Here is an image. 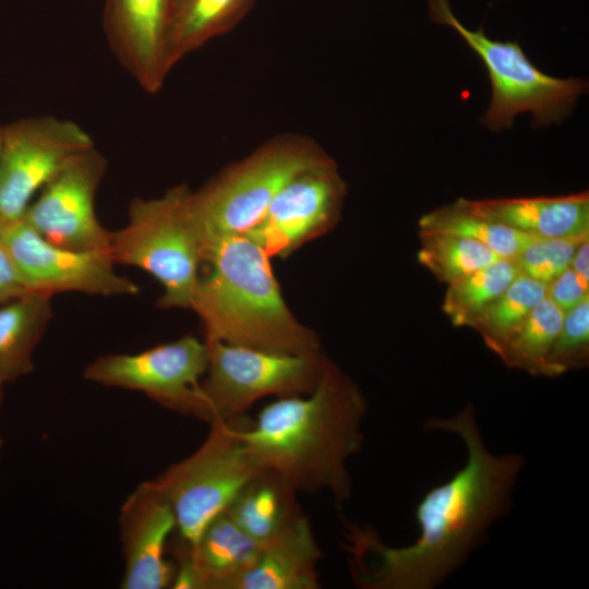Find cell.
Segmentation results:
<instances>
[{
    "instance_id": "1",
    "label": "cell",
    "mask_w": 589,
    "mask_h": 589,
    "mask_svg": "<svg viewBox=\"0 0 589 589\" xmlns=\"http://www.w3.org/2000/svg\"><path fill=\"white\" fill-rule=\"evenodd\" d=\"M429 430L458 435L467 461L448 481L430 489L416 507L418 538L388 546L370 526L346 524L344 549L354 584L364 589H430L445 580L480 543L489 526L505 515L521 455L486 448L468 404L452 418H431Z\"/></svg>"
},
{
    "instance_id": "2",
    "label": "cell",
    "mask_w": 589,
    "mask_h": 589,
    "mask_svg": "<svg viewBox=\"0 0 589 589\" xmlns=\"http://www.w3.org/2000/svg\"><path fill=\"white\" fill-rule=\"evenodd\" d=\"M366 400L328 359L314 389L266 405L243 432L264 470L297 493L326 491L337 506L351 496L347 461L362 447Z\"/></svg>"
},
{
    "instance_id": "3",
    "label": "cell",
    "mask_w": 589,
    "mask_h": 589,
    "mask_svg": "<svg viewBox=\"0 0 589 589\" xmlns=\"http://www.w3.org/2000/svg\"><path fill=\"white\" fill-rule=\"evenodd\" d=\"M192 310L206 340L286 354L321 353L315 334L287 308L269 255L245 235L213 240Z\"/></svg>"
},
{
    "instance_id": "4",
    "label": "cell",
    "mask_w": 589,
    "mask_h": 589,
    "mask_svg": "<svg viewBox=\"0 0 589 589\" xmlns=\"http://www.w3.org/2000/svg\"><path fill=\"white\" fill-rule=\"evenodd\" d=\"M208 241L192 202V190L180 184L154 199L134 197L128 224L111 232L116 264L141 268L164 287L163 309H191L206 262Z\"/></svg>"
},
{
    "instance_id": "5",
    "label": "cell",
    "mask_w": 589,
    "mask_h": 589,
    "mask_svg": "<svg viewBox=\"0 0 589 589\" xmlns=\"http://www.w3.org/2000/svg\"><path fill=\"white\" fill-rule=\"evenodd\" d=\"M429 16L453 28L483 62L492 95L480 121L493 132L512 128L522 112L532 116L533 128L561 123L588 91L582 79H560L540 71L517 41L493 40L482 28H467L453 13L449 0H429Z\"/></svg>"
},
{
    "instance_id": "6",
    "label": "cell",
    "mask_w": 589,
    "mask_h": 589,
    "mask_svg": "<svg viewBox=\"0 0 589 589\" xmlns=\"http://www.w3.org/2000/svg\"><path fill=\"white\" fill-rule=\"evenodd\" d=\"M328 159L311 137L281 134L192 191L193 207L208 245L224 236L244 235L294 176Z\"/></svg>"
},
{
    "instance_id": "7",
    "label": "cell",
    "mask_w": 589,
    "mask_h": 589,
    "mask_svg": "<svg viewBox=\"0 0 589 589\" xmlns=\"http://www.w3.org/2000/svg\"><path fill=\"white\" fill-rule=\"evenodd\" d=\"M250 423L244 414L209 423L205 441L193 454L152 480L175 513L182 543L193 545L206 525L264 471L243 438Z\"/></svg>"
},
{
    "instance_id": "8",
    "label": "cell",
    "mask_w": 589,
    "mask_h": 589,
    "mask_svg": "<svg viewBox=\"0 0 589 589\" xmlns=\"http://www.w3.org/2000/svg\"><path fill=\"white\" fill-rule=\"evenodd\" d=\"M208 364L202 380L203 417L212 423L244 414L256 400L306 395L316 386L327 358L275 353L206 340Z\"/></svg>"
},
{
    "instance_id": "9",
    "label": "cell",
    "mask_w": 589,
    "mask_h": 589,
    "mask_svg": "<svg viewBox=\"0 0 589 589\" xmlns=\"http://www.w3.org/2000/svg\"><path fill=\"white\" fill-rule=\"evenodd\" d=\"M95 146L76 122L55 116L22 118L3 127L0 221L23 218L33 197L74 156Z\"/></svg>"
},
{
    "instance_id": "10",
    "label": "cell",
    "mask_w": 589,
    "mask_h": 589,
    "mask_svg": "<svg viewBox=\"0 0 589 589\" xmlns=\"http://www.w3.org/2000/svg\"><path fill=\"white\" fill-rule=\"evenodd\" d=\"M208 364V347L194 336L158 345L137 353L97 358L85 380L107 387L144 393L161 406L202 420L201 383Z\"/></svg>"
},
{
    "instance_id": "11",
    "label": "cell",
    "mask_w": 589,
    "mask_h": 589,
    "mask_svg": "<svg viewBox=\"0 0 589 589\" xmlns=\"http://www.w3.org/2000/svg\"><path fill=\"white\" fill-rule=\"evenodd\" d=\"M0 241L27 290L55 294L134 296L139 286L119 275L110 251L72 250L53 244L23 218L4 225Z\"/></svg>"
},
{
    "instance_id": "12",
    "label": "cell",
    "mask_w": 589,
    "mask_h": 589,
    "mask_svg": "<svg viewBox=\"0 0 589 589\" xmlns=\"http://www.w3.org/2000/svg\"><path fill=\"white\" fill-rule=\"evenodd\" d=\"M106 170L107 159L95 146L77 154L39 191L23 219L53 244L110 251L111 232L95 212L96 192Z\"/></svg>"
},
{
    "instance_id": "13",
    "label": "cell",
    "mask_w": 589,
    "mask_h": 589,
    "mask_svg": "<svg viewBox=\"0 0 589 589\" xmlns=\"http://www.w3.org/2000/svg\"><path fill=\"white\" fill-rule=\"evenodd\" d=\"M346 193L330 158L294 176L244 235L269 256L286 257L338 223Z\"/></svg>"
},
{
    "instance_id": "14",
    "label": "cell",
    "mask_w": 589,
    "mask_h": 589,
    "mask_svg": "<svg viewBox=\"0 0 589 589\" xmlns=\"http://www.w3.org/2000/svg\"><path fill=\"white\" fill-rule=\"evenodd\" d=\"M172 0H105L103 25L120 65L156 94L173 69L169 59Z\"/></svg>"
},
{
    "instance_id": "15",
    "label": "cell",
    "mask_w": 589,
    "mask_h": 589,
    "mask_svg": "<svg viewBox=\"0 0 589 589\" xmlns=\"http://www.w3.org/2000/svg\"><path fill=\"white\" fill-rule=\"evenodd\" d=\"M175 513L152 480L142 482L123 502L119 516L124 572L123 589L170 587L176 567L166 560L170 534L176 530Z\"/></svg>"
},
{
    "instance_id": "16",
    "label": "cell",
    "mask_w": 589,
    "mask_h": 589,
    "mask_svg": "<svg viewBox=\"0 0 589 589\" xmlns=\"http://www.w3.org/2000/svg\"><path fill=\"white\" fill-rule=\"evenodd\" d=\"M262 543L224 512L213 518L193 545L177 542L173 589H230L254 563Z\"/></svg>"
},
{
    "instance_id": "17",
    "label": "cell",
    "mask_w": 589,
    "mask_h": 589,
    "mask_svg": "<svg viewBox=\"0 0 589 589\" xmlns=\"http://www.w3.org/2000/svg\"><path fill=\"white\" fill-rule=\"evenodd\" d=\"M323 554L308 517L300 513L262 544L254 563L230 589H318Z\"/></svg>"
},
{
    "instance_id": "18",
    "label": "cell",
    "mask_w": 589,
    "mask_h": 589,
    "mask_svg": "<svg viewBox=\"0 0 589 589\" xmlns=\"http://www.w3.org/2000/svg\"><path fill=\"white\" fill-rule=\"evenodd\" d=\"M484 214L536 238L589 237V194L477 200Z\"/></svg>"
},
{
    "instance_id": "19",
    "label": "cell",
    "mask_w": 589,
    "mask_h": 589,
    "mask_svg": "<svg viewBox=\"0 0 589 589\" xmlns=\"http://www.w3.org/2000/svg\"><path fill=\"white\" fill-rule=\"evenodd\" d=\"M52 294L26 291L0 304V385L34 369L33 353L52 316Z\"/></svg>"
},
{
    "instance_id": "20",
    "label": "cell",
    "mask_w": 589,
    "mask_h": 589,
    "mask_svg": "<svg viewBox=\"0 0 589 589\" xmlns=\"http://www.w3.org/2000/svg\"><path fill=\"white\" fill-rule=\"evenodd\" d=\"M296 493L279 476L264 470L238 492L224 513L263 544L301 513Z\"/></svg>"
},
{
    "instance_id": "21",
    "label": "cell",
    "mask_w": 589,
    "mask_h": 589,
    "mask_svg": "<svg viewBox=\"0 0 589 589\" xmlns=\"http://www.w3.org/2000/svg\"><path fill=\"white\" fill-rule=\"evenodd\" d=\"M256 0H172L169 59L172 68L216 37L231 32Z\"/></svg>"
},
{
    "instance_id": "22",
    "label": "cell",
    "mask_w": 589,
    "mask_h": 589,
    "mask_svg": "<svg viewBox=\"0 0 589 589\" xmlns=\"http://www.w3.org/2000/svg\"><path fill=\"white\" fill-rule=\"evenodd\" d=\"M420 232H443L476 240L504 259H515L533 238L500 223L480 211L471 200L433 209L419 219Z\"/></svg>"
},
{
    "instance_id": "23",
    "label": "cell",
    "mask_w": 589,
    "mask_h": 589,
    "mask_svg": "<svg viewBox=\"0 0 589 589\" xmlns=\"http://www.w3.org/2000/svg\"><path fill=\"white\" fill-rule=\"evenodd\" d=\"M546 297V285L522 274L472 322L471 328L498 357L534 306Z\"/></svg>"
},
{
    "instance_id": "24",
    "label": "cell",
    "mask_w": 589,
    "mask_h": 589,
    "mask_svg": "<svg viewBox=\"0 0 589 589\" xmlns=\"http://www.w3.org/2000/svg\"><path fill=\"white\" fill-rule=\"evenodd\" d=\"M520 274L514 259L497 261L448 285L443 312L455 326H469Z\"/></svg>"
},
{
    "instance_id": "25",
    "label": "cell",
    "mask_w": 589,
    "mask_h": 589,
    "mask_svg": "<svg viewBox=\"0 0 589 589\" xmlns=\"http://www.w3.org/2000/svg\"><path fill=\"white\" fill-rule=\"evenodd\" d=\"M564 312L546 296L530 312L500 357L509 368L546 376L548 360Z\"/></svg>"
},
{
    "instance_id": "26",
    "label": "cell",
    "mask_w": 589,
    "mask_h": 589,
    "mask_svg": "<svg viewBox=\"0 0 589 589\" xmlns=\"http://www.w3.org/2000/svg\"><path fill=\"white\" fill-rule=\"evenodd\" d=\"M418 261L447 286L501 259L476 240L443 232H420Z\"/></svg>"
},
{
    "instance_id": "27",
    "label": "cell",
    "mask_w": 589,
    "mask_h": 589,
    "mask_svg": "<svg viewBox=\"0 0 589 589\" xmlns=\"http://www.w3.org/2000/svg\"><path fill=\"white\" fill-rule=\"evenodd\" d=\"M589 361V299L564 313L560 333L551 350L546 376L586 368Z\"/></svg>"
},
{
    "instance_id": "28",
    "label": "cell",
    "mask_w": 589,
    "mask_h": 589,
    "mask_svg": "<svg viewBox=\"0 0 589 589\" xmlns=\"http://www.w3.org/2000/svg\"><path fill=\"white\" fill-rule=\"evenodd\" d=\"M585 238H533L514 259L520 274L549 285L569 267Z\"/></svg>"
},
{
    "instance_id": "29",
    "label": "cell",
    "mask_w": 589,
    "mask_h": 589,
    "mask_svg": "<svg viewBox=\"0 0 589 589\" xmlns=\"http://www.w3.org/2000/svg\"><path fill=\"white\" fill-rule=\"evenodd\" d=\"M546 296L566 313L589 299V283L580 278L572 267H567L546 286Z\"/></svg>"
},
{
    "instance_id": "30",
    "label": "cell",
    "mask_w": 589,
    "mask_h": 589,
    "mask_svg": "<svg viewBox=\"0 0 589 589\" xmlns=\"http://www.w3.org/2000/svg\"><path fill=\"white\" fill-rule=\"evenodd\" d=\"M28 291L23 285L19 273L0 241V304Z\"/></svg>"
},
{
    "instance_id": "31",
    "label": "cell",
    "mask_w": 589,
    "mask_h": 589,
    "mask_svg": "<svg viewBox=\"0 0 589 589\" xmlns=\"http://www.w3.org/2000/svg\"><path fill=\"white\" fill-rule=\"evenodd\" d=\"M580 278L589 283V239L585 240L577 249L569 265Z\"/></svg>"
},
{
    "instance_id": "32",
    "label": "cell",
    "mask_w": 589,
    "mask_h": 589,
    "mask_svg": "<svg viewBox=\"0 0 589 589\" xmlns=\"http://www.w3.org/2000/svg\"><path fill=\"white\" fill-rule=\"evenodd\" d=\"M2 400H3V386L0 385V408L2 405Z\"/></svg>"
},
{
    "instance_id": "33",
    "label": "cell",
    "mask_w": 589,
    "mask_h": 589,
    "mask_svg": "<svg viewBox=\"0 0 589 589\" xmlns=\"http://www.w3.org/2000/svg\"><path fill=\"white\" fill-rule=\"evenodd\" d=\"M2 135H3V127L0 125V153H1V146H2Z\"/></svg>"
},
{
    "instance_id": "34",
    "label": "cell",
    "mask_w": 589,
    "mask_h": 589,
    "mask_svg": "<svg viewBox=\"0 0 589 589\" xmlns=\"http://www.w3.org/2000/svg\"><path fill=\"white\" fill-rule=\"evenodd\" d=\"M2 227H3V224L0 221V232H1Z\"/></svg>"
},
{
    "instance_id": "35",
    "label": "cell",
    "mask_w": 589,
    "mask_h": 589,
    "mask_svg": "<svg viewBox=\"0 0 589 589\" xmlns=\"http://www.w3.org/2000/svg\"><path fill=\"white\" fill-rule=\"evenodd\" d=\"M1 446H2V441H1V438H0V449H1Z\"/></svg>"
}]
</instances>
